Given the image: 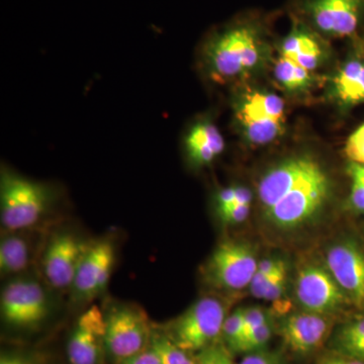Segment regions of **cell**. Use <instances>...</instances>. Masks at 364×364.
Returning a JSON list of instances; mask_svg holds the SVG:
<instances>
[{"label": "cell", "instance_id": "obj_30", "mask_svg": "<svg viewBox=\"0 0 364 364\" xmlns=\"http://www.w3.org/2000/svg\"><path fill=\"white\" fill-rule=\"evenodd\" d=\"M345 152L352 162L364 164V124L349 136Z\"/></svg>", "mask_w": 364, "mask_h": 364}, {"label": "cell", "instance_id": "obj_3", "mask_svg": "<svg viewBox=\"0 0 364 364\" xmlns=\"http://www.w3.org/2000/svg\"><path fill=\"white\" fill-rule=\"evenodd\" d=\"M54 188L1 167L0 220L6 232L28 230L39 223L56 200Z\"/></svg>", "mask_w": 364, "mask_h": 364}, {"label": "cell", "instance_id": "obj_28", "mask_svg": "<svg viewBox=\"0 0 364 364\" xmlns=\"http://www.w3.org/2000/svg\"><path fill=\"white\" fill-rule=\"evenodd\" d=\"M287 279V265L282 260L277 272L273 273L272 277L268 280L264 294H263V299L269 301H277L282 299L286 291Z\"/></svg>", "mask_w": 364, "mask_h": 364}, {"label": "cell", "instance_id": "obj_1", "mask_svg": "<svg viewBox=\"0 0 364 364\" xmlns=\"http://www.w3.org/2000/svg\"><path fill=\"white\" fill-rule=\"evenodd\" d=\"M332 184L320 163L294 156L268 170L258 184V198L267 222L279 230H294L320 214Z\"/></svg>", "mask_w": 364, "mask_h": 364}, {"label": "cell", "instance_id": "obj_16", "mask_svg": "<svg viewBox=\"0 0 364 364\" xmlns=\"http://www.w3.org/2000/svg\"><path fill=\"white\" fill-rule=\"evenodd\" d=\"M183 147L191 166L200 168L221 156L225 150L224 136L210 117H203L186 131Z\"/></svg>", "mask_w": 364, "mask_h": 364}, {"label": "cell", "instance_id": "obj_13", "mask_svg": "<svg viewBox=\"0 0 364 364\" xmlns=\"http://www.w3.org/2000/svg\"><path fill=\"white\" fill-rule=\"evenodd\" d=\"M105 353V315L93 305L76 321L67 344L70 364H98Z\"/></svg>", "mask_w": 364, "mask_h": 364}, {"label": "cell", "instance_id": "obj_34", "mask_svg": "<svg viewBox=\"0 0 364 364\" xmlns=\"http://www.w3.org/2000/svg\"><path fill=\"white\" fill-rule=\"evenodd\" d=\"M119 364H161L155 351L149 347Z\"/></svg>", "mask_w": 364, "mask_h": 364}, {"label": "cell", "instance_id": "obj_6", "mask_svg": "<svg viewBox=\"0 0 364 364\" xmlns=\"http://www.w3.org/2000/svg\"><path fill=\"white\" fill-rule=\"evenodd\" d=\"M105 354L114 364L148 348L153 329L147 314L134 305H117L105 313Z\"/></svg>", "mask_w": 364, "mask_h": 364}, {"label": "cell", "instance_id": "obj_2", "mask_svg": "<svg viewBox=\"0 0 364 364\" xmlns=\"http://www.w3.org/2000/svg\"><path fill=\"white\" fill-rule=\"evenodd\" d=\"M267 53L265 28L259 21L241 18L210 33L203 46V64L210 80L220 85L248 76Z\"/></svg>", "mask_w": 364, "mask_h": 364}, {"label": "cell", "instance_id": "obj_14", "mask_svg": "<svg viewBox=\"0 0 364 364\" xmlns=\"http://www.w3.org/2000/svg\"><path fill=\"white\" fill-rule=\"evenodd\" d=\"M327 269L354 305L364 308V255L358 246L342 242L326 255Z\"/></svg>", "mask_w": 364, "mask_h": 364}, {"label": "cell", "instance_id": "obj_33", "mask_svg": "<svg viewBox=\"0 0 364 364\" xmlns=\"http://www.w3.org/2000/svg\"><path fill=\"white\" fill-rule=\"evenodd\" d=\"M237 186H227L220 189L215 195V208H224L236 203Z\"/></svg>", "mask_w": 364, "mask_h": 364}, {"label": "cell", "instance_id": "obj_21", "mask_svg": "<svg viewBox=\"0 0 364 364\" xmlns=\"http://www.w3.org/2000/svg\"><path fill=\"white\" fill-rule=\"evenodd\" d=\"M151 348L157 354L161 364H196V354L184 350L173 341L164 330L153 329Z\"/></svg>", "mask_w": 364, "mask_h": 364}, {"label": "cell", "instance_id": "obj_29", "mask_svg": "<svg viewBox=\"0 0 364 364\" xmlns=\"http://www.w3.org/2000/svg\"><path fill=\"white\" fill-rule=\"evenodd\" d=\"M251 205L234 203L230 207L217 210L220 219L227 225H238L245 222L250 214Z\"/></svg>", "mask_w": 364, "mask_h": 364}, {"label": "cell", "instance_id": "obj_26", "mask_svg": "<svg viewBox=\"0 0 364 364\" xmlns=\"http://www.w3.org/2000/svg\"><path fill=\"white\" fill-rule=\"evenodd\" d=\"M272 335V324L269 320L259 327L255 328L249 333L247 336L242 340L238 350L243 352H255L262 350L267 346Z\"/></svg>", "mask_w": 364, "mask_h": 364}, {"label": "cell", "instance_id": "obj_35", "mask_svg": "<svg viewBox=\"0 0 364 364\" xmlns=\"http://www.w3.org/2000/svg\"><path fill=\"white\" fill-rule=\"evenodd\" d=\"M320 364H364V363L358 359L347 358V356L338 354L337 356L326 358Z\"/></svg>", "mask_w": 364, "mask_h": 364}, {"label": "cell", "instance_id": "obj_10", "mask_svg": "<svg viewBox=\"0 0 364 364\" xmlns=\"http://www.w3.org/2000/svg\"><path fill=\"white\" fill-rule=\"evenodd\" d=\"M90 244L66 232L52 236L42 257L46 282L56 289H71L81 260Z\"/></svg>", "mask_w": 364, "mask_h": 364}, {"label": "cell", "instance_id": "obj_11", "mask_svg": "<svg viewBox=\"0 0 364 364\" xmlns=\"http://www.w3.org/2000/svg\"><path fill=\"white\" fill-rule=\"evenodd\" d=\"M114 259V246L109 239L90 244L70 289L75 301H90L104 293L111 279Z\"/></svg>", "mask_w": 364, "mask_h": 364}, {"label": "cell", "instance_id": "obj_12", "mask_svg": "<svg viewBox=\"0 0 364 364\" xmlns=\"http://www.w3.org/2000/svg\"><path fill=\"white\" fill-rule=\"evenodd\" d=\"M296 284L299 301L309 312L327 315L343 305L347 298L329 270L317 265L301 268Z\"/></svg>", "mask_w": 364, "mask_h": 364}, {"label": "cell", "instance_id": "obj_31", "mask_svg": "<svg viewBox=\"0 0 364 364\" xmlns=\"http://www.w3.org/2000/svg\"><path fill=\"white\" fill-rule=\"evenodd\" d=\"M268 320H269V318L267 317V314L265 313L262 309L258 308V306L245 309V310H244L243 315L244 332L242 340L245 338L249 333L253 331L255 328L259 327L260 325L264 324V323L267 322ZM240 344H239V346H240ZM238 348H237V350H238Z\"/></svg>", "mask_w": 364, "mask_h": 364}, {"label": "cell", "instance_id": "obj_17", "mask_svg": "<svg viewBox=\"0 0 364 364\" xmlns=\"http://www.w3.org/2000/svg\"><path fill=\"white\" fill-rule=\"evenodd\" d=\"M318 33L305 21L294 18L291 32L280 44V55L313 72L320 66L324 55Z\"/></svg>", "mask_w": 364, "mask_h": 364}, {"label": "cell", "instance_id": "obj_22", "mask_svg": "<svg viewBox=\"0 0 364 364\" xmlns=\"http://www.w3.org/2000/svg\"><path fill=\"white\" fill-rule=\"evenodd\" d=\"M274 74L279 85L291 91L305 90L313 80L312 72L282 55L275 63Z\"/></svg>", "mask_w": 364, "mask_h": 364}, {"label": "cell", "instance_id": "obj_24", "mask_svg": "<svg viewBox=\"0 0 364 364\" xmlns=\"http://www.w3.org/2000/svg\"><path fill=\"white\" fill-rule=\"evenodd\" d=\"M243 315L244 309H238L225 320L222 335L230 350L237 351L243 337Z\"/></svg>", "mask_w": 364, "mask_h": 364}, {"label": "cell", "instance_id": "obj_27", "mask_svg": "<svg viewBox=\"0 0 364 364\" xmlns=\"http://www.w3.org/2000/svg\"><path fill=\"white\" fill-rule=\"evenodd\" d=\"M196 364H235L226 345L215 342L196 354Z\"/></svg>", "mask_w": 364, "mask_h": 364}, {"label": "cell", "instance_id": "obj_18", "mask_svg": "<svg viewBox=\"0 0 364 364\" xmlns=\"http://www.w3.org/2000/svg\"><path fill=\"white\" fill-rule=\"evenodd\" d=\"M23 231L7 232L0 242V272L4 275L25 272L33 259V240Z\"/></svg>", "mask_w": 364, "mask_h": 364}, {"label": "cell", "instance_id": "obj_23", "mask_svg": "<svg viewBox=\"0 0 364 364\" xmlns=\"http://www.w3.org/2000/svg\"><path fill=\"white\" fill-rule=\"evenodd\" d=\"M347 173L351 181L350 205L354 210L364 214V164L351 161L347 167Z\"/></svg>", "mask_w": 364, "mask_h": 364}, {"label": "cell", "instance_id": "obj_7", "mask_svg": "<svg viewBox=\"0 0 364 364\" xmlns=\"http://www.w3.org/2000/svg\"><path fill=\"white\" fill-rule=\"evenodd\" d=\"M0 310L4 320L14 327H36L49 315V299L37 280L16 277L2 289Z\"/></svg>", "mask_w": 364, "mask_h": 364}, {"label": "cell", "instance_id": "obj_4", "mask_svg": "<svg viewBox=\"0 0 364 364\" xmlns=\"http://www.w3.org/2000/svg\"><path fill=\"white\" fill-rule=\"evenodd\" d=\"M226 318L224 304L215 296H205L169 323L164 332L184 350L198 353L218 342Z\"/></svg>", "mask_w": 364, "mask_h": 364}, {"label": "cell", "instance_id": "obj_20", "mask_svg": "<svg viewBox=\"0 0 364 364\" xmlns=\"http://www.w3.org/2000/svg\"><path fill=\"white\" fill-rule=\"evenodd\" d=\"M334 346L338 354L364 363V318L343 326L335 336Z\"/></svg>", "mask_w": 364, "mask_h": 364}, {"label": "cell", "instance_id": "obj_32", "mask_svg": "<svg viewBox=\"0 0 364 364\" xmlns=\"http://www.w3.org/2000/svg\"><path fill=\"white\" fill-rule=\"evenodd\" d=\"M240 364H284L277 354L265 351L250 352L243 358Z\"/></svg>", "mask_w": 364, "mask_h": 364}, {"label": "cell", "instance_id": "obj_15", "mask_svg": "<svg viewBox=\"0 0 364 364\" xmlns=\"http://www.w3.org/2000/svg\"><path fill=\"white\" fill-rule=\"evenodd\" d=\"M331 322L322 314H294L282 323L280 336L284 344L296 353H310L327 339Z\"/></svg>", "mask_w": 364, "mask_h": 364}, {"label": "cell", "instance_id": "obj_9", "mask_svg": "<svg viewBox=\"0 0 364 364\" xmlns=\"http://www.w3.org/2000/svg\"><path fill=\"white\" fill-rule=\"evenodd\" d=\"M299 9L316 32L343 38L358 30L364 16V0H301Z\"/></svg>", "mask_w": 364, "mask_h": 364}, {"label": "cell", "instance_id": "obj_36", "mask_svg": "<svg viewBox=\"0 0 364 364\" xmlns=\"http://www.w3.org/2000/svg\"><path fill=\"white\" fill-rule=\"evenodd\" d=\"M0 364H36L28 359L21 358V356L2 355L0 359Z\"/></svg>", "mask_w": 364, "mask_h": 364}, {"label": "cell", "instance_id": "obj_8", "mask_svg": "<svg viewBox=\"0 0 364 364\" xmlns=\"http://www.w3.org/2000/svg\"><path fill=\"white\" fill-rule=\"evenodd\" d=\"M258 261L247 244L225 241L208 258L205 275L210 284L227 291H240L250 286Z\"/></svg>", "mask_w": 364, "mask_h": 364}, {"label": "cell", "instance_id": "obj_25", "mask_svg": "<svg viewBox=\"0 0 364 364\" xmlns=\"http://www.w3.org/2000/svg\"><path fill=\"white\" fill-rule=\"evenodd\" d=\"M282 259H267L261 260L258 262L257 269L254 273L253 279L251 280L250 291L253 296L257 299H263L265 287H267L268 280L272 277L273 273L277 272L279 267Z\"/></svg>", "mask_w": 364, "mask_h": 364}, {"label": "cell", "instance_id": "obj_19", "mask_svg": "<svg viewBox=\"0 0 364 364\" xmlns=\"http://www.w3.org/2000/svg\"><path fill=\"white\" fill-rule=\"evenodd\" d=\"M333 92L341 104L364 102V62L351 60L342 66L333 79Z\"/></svg>", "mask_w": 364, "mask_h": 364}, {"label": "cell", "instance_id": "obj_5", "mask_svg": "<svg viewBox=\"0 0 364 364\" xmlns=\"http://www.w3.org/2000/svg\"><path fill=\"white\" fill-rule=\"evenodd\" d=\"M235 117L249 143L255 146L267 145L284 133V102L274 93L250 91L237 100Z\"/></svg>", "mask_w": 364, "mask_h": 364}]
</instances>
